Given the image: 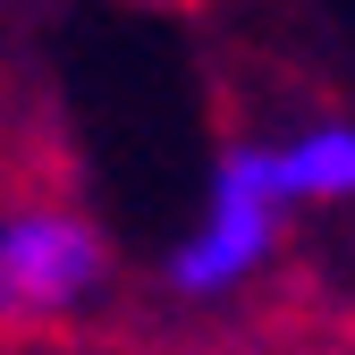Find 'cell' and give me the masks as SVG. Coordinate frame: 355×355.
<instances>
[{
  "instance_id": "cell-2",
  "label": "cell",
  "mask_w": 355,
  "mask_h": 355,
  "mask_svg": "<svg viewBox=\"0 0 355 355\" xmlns=\"http://www.w3.org/2000/svg\"><path fill=\"white\" fill-rule=\"evenodd\" d=\"M110 288V237L76 203H17L0 211V330L76 322Z\"/></svg>"
},
{
  "instance_id": "cell-3",
  "label": "cell",
  "mask_w": 355,
  "mask_h": 355,
  "mask_svg": "<svg viewBox=\"0 0 355 355\" xmlns=\"http://www.w3.org/2000/svg\"><path fill=\"white\" fill-rule=\"evenodd\" d=\"M271 169L296 211H338L355 203V119H296L271 136Z\"/></svg>"
},
{
  "instance_id": "cell-1",
  "label": "cell",
  "mask_w": 355,
  "mask_h": 355,
  "mask_svg": "<svg viewBox=\"0 0 355 355\" xmlns=\"http://www.w3.org/2000/svg\"><path fill=\"white\" fill-rule=\"evenodd\" d=\"M288 220H296V203H288L279 169H271V136L220 144V161H211V178H203V203H195V220H187V237H178L169 262H161L169 296L220 304V296L254 288L262 271H271Z\"/></svg>"
},
{
  "instance_id": "cell-4",
  "label": "cell",
  "mask_w": 355,
  "mask_h": 355,
  "mask_svg": "<svg viewBox=\"0 0 355 355\" xmlns=\"http://www.w3.org/2000/svg\"><path fill=\"white\" fill-rule=\"evenodd\" d=\"M0 9H9V0H0Z\"/></svg>"
}]
</instances>
